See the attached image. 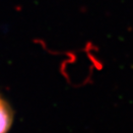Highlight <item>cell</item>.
Masks as SVG:
<instances>
[{"label":"cell","mask_w":133,"mask_h":133,"mask_svg":"<svg viewBox=\"0 0 133 133\" xmlns=\"http://www.w3.org/2000/svg\"><path fill=\"white\" fill-rule=\"evenodd\" d=\"M13 109L7 101L0 96V133H7L13 123Z\"/></svg>","instance_id":"cell-1"}]
</instances>
